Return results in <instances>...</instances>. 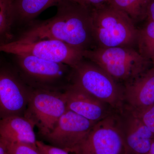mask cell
Returning a JSON list of instances; mask_svg holds the SVG:
<instances>
[{
	"instance_id": "obj_16",
	"label": "cell",
	"mask_w": 154,
	"mask_h": 154,
	"mask_svg": "<svg viewBox=\"0 0 154 154\" xmlns=\"http://www.w3.org/2000/svg\"><path fill=\"white\" fill-rule=\"evenodd\" d=\"M16 36L14 2L0 0V45L14 41Z\"/></svg>"
},
{
	"instance_id": "obj_27",
	"label": "cell",
	"mask_w": 154,
	"mask_h": 154,
	"mask_svg": "<svg viewBox=\"0 0 154 154\" xmlns=\"http://www.w3.org/2000/svg\"><path fill=\"white\" fill-rule=\"evenodd\" d=\"M12 1H13V2H15V1H17V0H12Z\"/></svg>"
},
{
	"instance_id": "obj_21",
	"label": "cell",
	"mask_w": 154,
	"mask_h": 154,
	"mask_svg": "<svg viewBox=\"0 0 154 154\" xmlns=\"http://www.w3.org/2000/svg\"><path fill=\"white\" fill-rule=\"evenodd\" d=\"M36 145L42 154H69V152L64 149L46 144L41 141L37 140Z\"/></svg>"
},
{
	"instance_id": "obj_12",
	"label": "cell",
	"mask_w": 154,
	"mask_h": 154,
	"mask_svg": "<svg viewBox=\"0 0 154 154\" xmlns=\"http://www.w3.org/2000/svg\"><path fill=\"white\" fill-rule=\"evenodd\" d=\"M63 94L67 109L91 121L97 122L111 113L107 104L71 84Z\"/></svg>"
},
{
	"instance_id": "obj_7",
	"label": "cell",
	"mask_w": 154,
	"mask_h": 154,
	"mask_svg": "<svg viewBox=\"0 0 154 154\" xmlns=\"http://www.w3.org/2000/svg\"><path fill=\"white\" fill-rule=\"evenodd\" d=\"M67 110L63 92L57 89L31 87L24 116L33 121L44 137Z\"/></svg>"
},
{
	"instance_id": "obj_26",
	"label": "cell",
	"mask_w": 154,
	"mask_h": 154,
	"mask_svg": "<svg viewBox=\"0 0 154 154\" xmlns=\"http://www.w3.org/2000/svg\"><path fill=\"white\" fill-rule=\"evenodd\" d=\"M152 61L153 63V64H154V60H153Z\"/></svg>"
},
{
	"instance_id": "obj_24",
	"label": "cell",
	"mask_w": 154,
	"mask_h": 154,
	"mask_svg": "<svg viewBox=\"0 0 154 154\" xmlns=\"http://www.w3.org/2000/svg\"><path fill=\"white\" fill-rule=\"evenodd\" d=\"M0 154H10L8 143L0 138Z\"/></svg>"
},
{
	"instance_id": "obj_23",
	"label": "cell",
	"mask_w": 154,
	"mask_h": 154,
	"mask_svg": "<svg viewBox=\"0 0 154 154\" xmlns=\"http://www.w3.org/2000/svg\"><path fill=\"white\" fill-rule=\"evenodd\" d=\"M146 16L149 20L154 22V0H149L146 10Z\"/></svg>"
},
{
	"instance_id": "obj_17",
	"label": "cell",
	"mask_w": 154,
	"mask_h": 154,
	"mask_svg": "<svg viewBox=\"0 0 154 154\" xmlns=\"http://www.w3.org/2000/svg\"><path fill=\"white\" fill-rule=\"evenodd\" d=\"M149 0H108L107 3L122 11L133 20L146 16V10Z\"/></svg>"
},
{
	"instance_id": "obj_5",
	"label": "cell",
	"mask_w": 154,
	"mask_h": 154,
	"mask_svg": "<svg viewBox=\"0 0 154 154\" xmlns=\"http://www.w3.org/2000/svg\"><path fill=\"white\" fill-rule=\"evenodd\" d=\"M9 55L22 79L32 88L58 90L66 79L71 80L72 68L67 65L31 55Z\"/></svg>"
},
{
	"instance_id": "obj_2",
	"label": "cell",
	"mask_w": 154,
	"mask_h": 154,
	"mask_svg": "<svg viewBox=\"0 0 154 154\" xmlns=\"http://www.w3.org/2000/svg\"><path fill=\"white\" fill-rule=\"evenodd\" d=\"M91 26L100 47H129L137 41L138 30L133 20L107 3L92 9Z\"/></svg>"
},
{
	"instance_id": "obj_3",
	"label": "cell",
	"mask_w": 154,
	"mask_h": 154,
	"mask_svg": "<svg viewBox=\"0 0 154 154\" xmlns=\"http://www.w3.org/2000/svg\"><path fill=\"white\" fill-rule=\"evenodd\" d=\"M82 54L84 58L101 68L116 82L126 84L146 72L149 60L126 46L86 50Z\"/></svg>"
},
{
	"instance_id": "obj_13",
	"label": "cell",
	"mask_w": 154,
	"mask_h": 154,
	"mask_svg": "<svg viewBox=\"0 0 154 154\" xmlns=\"http://www.w3.org/2000/svg\"><path fill=\"white\" fill-rule=\"evenodd\" d=\"M124 99L125 107L134 112L143 111L154 105V67L126 84Z\"/></svg>"
},
{
	"instance_id": "obj_9",
	"label": "cell",
	"mask_w": 154,
	"mask_h": 154,
	"mask_svg": "<svg viewBox=\"0 0 154 154\" xmlns=\"http://www.w3.org/2000/svg\"><path fill=\"white\" fill-rule=\"evenodd\" d=\"M3 63L0 55V118L24 116L31 87L22 79L12 62Z\"/></svg>"
},
{
	"instance_id": "obj_15",
	"label": "cell",
	"mask_w": 154,
	"mask_h": 154,
	"mask_svg": "<svg viewBox=\"0 0 154 154\" xmlns=\"http://www.w3.org/2000/svg\"><path fill=\"white\" fill-rule=\"evenodd\" d=\"M64 0H17L14 2L16 33L35 20L38 15Z\"/></svg>"
},
{
	"instance_id": "obj_25",
	"label": "cell",
	"mask_w": 154,
	"mask_h": 154,
	"mask_svg": "<svg viewBox=\"0 0 154 154\" xmlns=\"http://www.w3.org/2000/svg\"><path fill=\"white\" fill-rule=\"evenodd\" d=\"M148 154H154V141L152 144Z\"/></svg>"
},
{
	"instance_id": "obj_20",
	"label": "cell",
	"mask_w": 154,
	"mask_h": 154,
	"mask_svg": "<svg viewBox=\"0 0 154 154\" xmlns=\"http://www.w3.org/2000/svg\"><path fill=\"white\" fill-rule=\"evenodd\" d=\"M132 111L141 119L154 135V105L141 112Z\"/></svg>"
},
{
	"instance_id": "obj_19",
	"label": "cell",
	"mask_w": 154,
	"mask_h": 154,
	"mask_svg": "<svg viewBox=\"0 0 154 154\" xmlns=\"http://www.w3.org/2000/svg\"><path fill=\"white\" fill-rule=\"evenodd\" d=\"M8 143L10 154H42L36 145L23 143Z\"/></svg>"
},
{
	"instance_id": "obj_11",
	"label": "cell",
	"mask_w": 154,
	"mask_h": 154,
	"mask_svg": "<svg viewBox=\"0 0 154 154\" xmlns=\"http://www.w3.org/2000/svg\"><path fill=\"white\" fill-rule=\"evenodd\" d=\"M121 117L125 141L128 154H148L154 135L136 114L124 107L119 112Z\"/></svg>"
},
{
	"instance_id": "obj_6",
	"label": "cell",
	"mask_w": 154,
	"mask_h": 154,
	"mask_svg": "<svg viewBox=\"0 0 154 154\" xmlns=\"http://www.w3.org/2000/svg\"><path fill=\"white\" fill-rule=\"evenodd\" d=\"M72 153L75 154H128L119 113H111L97 122L84 140Z\"/></svg>"
},
{
	"instance_id": "obj_14",
	"label": "cell",
	"mask_w": 154,
	"mask_h": 154,
	"mask_svg": "<svg viewBox=\"0 0 154 154\" xmlns=\"http://www.w3.org/2000/svg\"><path fill=\"white\" fill-rule=\"evenodd\" d=\"M35 126L33 121L25 116L0 118V138L9 143L36 145Z\"/></svg>"
},
{
	"instance_id": "obj_4",
	"label": "cell",
	"mask_w": 154,
	"mask_h": 154,
	"mask_svg": "<svg viewBox=\"0 0 154 154\" xmlns=\"http://www.w3.org/2000/svg\"><path fill=\"white\" fill-rule=\"evenodd\" d=\"M71 80V84L118 112L124 108V91L117 82L101 68L85 59L72 68Z\"/></svg>"
},
{
	"instance_id": "obj_1",
	"label": "cell",
	"mask_w": 154,
	"mask_h": 154,
	"mask_svg": "<svg viewBox=\"0 0 154 154\" xmlns=\"http://www.w3.org/2000/svg\"><path fill=\"white\" fill-rule=\"evenodd\" d=\"M56 7L55 16L43 21L34 20L18 31L14 41L55 39L82 51L91 49L94 40L91 26L92 9L71 0H64Z\"/></svg>"
},
{
	"instance_id": "obj_22",
	"label": "cell",
	"mask_w": 154,
	"mask_h": 154,
	"mask_svg": "<svg viewBox=\"0 0 154 154\" xmlns=\"http://www.w3.org/2000/svg\"><path fill=\"white\" fill-rule=\"evenodd\" d=\"M85 6L89 8L93 9L98 6L107 3L108 0H71Z\"/></svg>"
},
{
	"instance_id": "obj_18",
	"label": "cell",
	"mask_w": 154,
	"mask_h": 154,
	"mask_svg": "<svg viewBox=\"0 0 154 154\" xmlns=\"http://www.w3.org/2000/svg\"><path fill=\"white\" fill-rule=\"evenodd\" d=\"M137 42L139 52L148 60H154V22L149 20L142 29L138 30Z\"/></svg>"
},
{
	"instance_id": "obj_8",
	"label": "cell",
	"mask_w": 154,
	"mask_h": 154,
	"mask_svg": "<svg viewBox=\"0 0 154 154\" xmlns=\"http://www.w3.org/2000/svg\"><path fill=\"white\" fill-rule=\"evenodd\" d=\"M83 51L63 42L52 39L21 42L14 41L0 45V53L33 56L74 67L83 57Z\"/></svg>"
},
{
	"instance_id": "obj_10",
	"label": "cell",
	"mask_w": 154,
	"mask_h": 154,
	"mask_svg": "<svg viewBox=\"0 0 154 154\" xmlns=\"http://www.w3.org/2000/svg\"><path fill=\"white\" fill-rule=\"evenodd\" d=\"M96 122L67 110L44 138L50 145L72 152Z\"/></svg>"
}]
</instances>
